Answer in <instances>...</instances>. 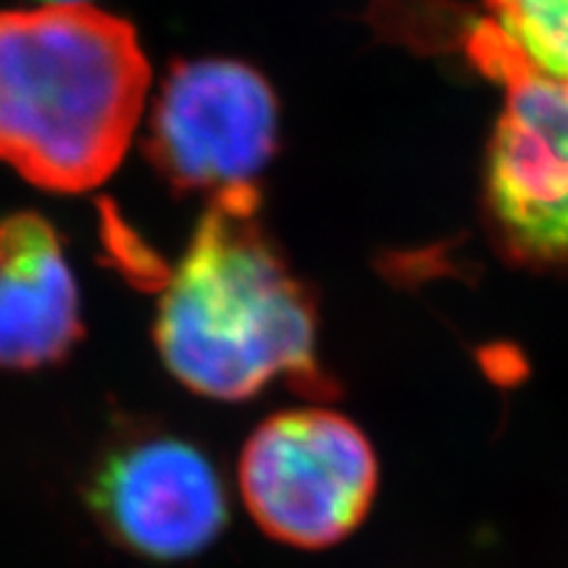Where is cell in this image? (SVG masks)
<instances>
[{
    "label": "cell",
    "mask_w": 568,
    "mask_h": 568,
    "mask_svg": "<svg viewBox=\"0 0 568 568\" xmlns=\"http://www.w3.org/2000/svg\"><path fill=\"white\" fill-rule=\"evenodd\" d=\"M163 366L190 393L240 403L287 382L324 400L337 393L318 364L316 305L258 219L255 187L216 193L153 324Z\"/></svg>",
    "instance_id": "6da1fadb"
},
{
    "label": "cell",
    "mask_w": 568,
    "mask_h": 568,
    "mask_svg": "<svg viewBox=\"0 0 568 568\" xmlns=\"http://www.w3.org/2000/svg\"><path fill=\"white\" fill-rule=\"evenodd\" d=\"M151 69L138 32L90 6L0 13V161L51 193L122 163Z\"/></svg>",
    "instance_id": "7a4b0ae2"
},
{
    "label": "cell",
    "mask_w": 568,
    "mask_h": 568,
    "mask_svg": "<svg viewBox=\"0 0 568 568\" xmlns=\"http://www.w3.org/2000/svg\"><path fill=\"white\" fill-rule=\"evenodd\" d=\"M247 514L276 542L322 550L343 542L372 508L379 466L351 418L329 408L268 416L240 456Z\"/></svg>",
    "instance_id": "3957f363"
},
{
    "label": "cell",
    "mask_w": 568,
    "mask_h": 568,
    "mask_svg": "<svg viewBox=\"0 0 568 568\" xmlns=\"http://www.w3.org/2000/svg\"><path fill=\"white\" fill-rule=\"evenodd\" d=\"M471 53L508 88L487 155L489 213L521 261L568 264V80L529 63L489 21Z\"/></svg>",
    "instance_id": "277c9868"
},
{
    "label": "cell",
    "mask_w": 568,
    "mask_h": 568,
    "mask_svg": "<svg viewBox=\"0 0 568 568\" xmlns=\"http://www.w3.org/2000/svg\"><path fill=\"white\" fill-rule=\"evenodd\" d=\"M280 105L240 61H176L155 98L145 155L176 193L253 187L274 159Z\"/></svg>",
    "instance_id": "5b68a950"
},
{
    "label": "cell",
    "mask_w": 568,
    "mask_h": 568,
    "mask_svg": "<svg viewBox=\"0 0 568 568\" xmlns=\"http://www.w3.org/2000/svg\"><path fill=\"white\" fill-rule=\"evenodd\" d=\"M88 506L105 535L151 560H184L222 535L226 495L216 468L187 439L126 432L90 474Z\"/></svg>",
    "instance_id": "8992f818"
},
{
    "label": "cell",
    "mask_w": 568,
    "mask_h": 568,
    "mask_svg": "<svg viewBox=\"0 0 568 568\" xmlns=\"http://www.w3.org/2000/svg\"><path fill=\"white\" fill-rule=\"evenodd\" d=\"M82 335L80 290L55 226L34 211L0 219V368L61 364Z\"/></svg>",
    "instance_id": "52a82bcc"
},
{
    "label": "cell",
    "mask_w": 568,
    "mask_h": 568,
    "mask_svg": "<svg viewBox=\"0 0 568 568\" xmlns=\"http://www.w3.org/2000/svg\"><path fill=\"white\" fill-rule=\"evenodd\" d=\"M497 32L537 69L568 80V0H487Z\"/></svg>",
    "instance_id": "ba28073f"
},
{
    "label": "cell",
    "mask_w": 568,
    "mask_h": 568,
    "mask_svg": "<svg viewBox=\"0 0 568 568\" xmlns=\"http://www.w3.org/2000/svg\"><path fill=\"white\" fill-rule=\"evenodd\" d=\"M45 6H84V0H38Z\"/></svg>",
    "instance_id": "9c48e42d"
}]
</instances>
